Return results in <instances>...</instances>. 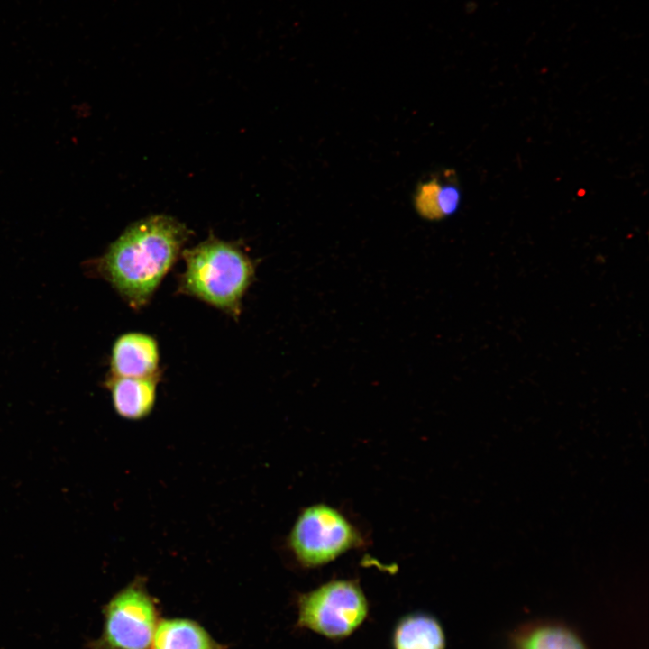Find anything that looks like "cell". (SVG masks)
<instances>
[{
  "label": "cell",
  "mask_w": 649,
  "mask_h": 649,
  "mask_svg": "<svg viewBox=\"0 0 649 649\" xmlns=\"http://www.w3.org/2000/svg\"><path fill=\"white\" fill-rule=\"evenodd\" d=\"M297 626L330 639L352 635L369 613L367 598L350 580H334L301 594Z\"/></svg>",
  "instance_id": "5"
},
{
  "label": "cell",
  "mask_w": 649,
  "mask_h": 649,
  "mask_svg": "<svg viewBox=\"0 0 649 649\" xmlns=\"http://www.w3.org/2000/svg\"><path fill=\"white\" fill-rule=\"evenodd\" d=\"M102 613L101 635L87 643V649H151L160 607L143 577H136L116 592Z\"/></svg>",
  "instance_id": "3"
},
{
  "label": "cell",
  "mask_w": 649,
  "mask_h": 649,
  "mask_svg": "<svg viewBox=\"0 0 649 649\" xmlns=\"http://www.w3.org/2000/svg\"><path fill=\"white\" fill-rule=\"evenodd\" d=\"M111 375L144 378L159 374L160 352L156 340L142 333L119 336L112 348Z\"/></svg>",
  "instance_id": "6"
},
{
  "label": "cell",
  "mask_w": 649,
  "mask_h": 649,
  "mask_svg": "<svg viewBox=\"0 0 649 649\" xmlns=\"http://www.w3.org/2000/svg\"><path fill=\"white\" fill-rule=\"evenodd\" d=\"M460 198L456 187L432 179L417 190L416 206L421 216L434 220L452 215L459 206Z\"/></svg>",
  "instance_id": "11"
},
{
  "label": "cell",
  "mask_w": 649,
  "mask_h": 649,
  "mask_svg": "<svg viewBox=\"0 0 649 649\" xmlns=\"http://www.w3.org/2000/svg\"><path fill=\"white\" fill-rule=\"evenodd\" d=\"M508 649H589L573 627L557 620L521 624L508 636Z\"/></svg>",
  "instance_id": "7"
},
{
  "label": "cell",
  "mask_w": 649,
  "mask_h": 649,
  "mask_svg": "<svg viewBox=\"0 0 649 649\" xmlns=\"http://www.w3.org/2000/svg\"><path fill=\"white\" fill-rule=\"evenodd\" d=\"M151 649H227L198 622L185 617L160 618Z\"/></svg>",
  "instance_id": "9"
},
{
  "label": "cell",
  "mask_w": 649,
  "mask_h": 649,
  "mask_svg": "<svg viewBox=\"0 0 649 649\" xmlns=\"http://www.w3.org/2000/svg\"><path fill=\"white\" fill-rule=\"evenodd\" d=\"M190 231L177 219L152 215L130 225L95 263L133 308L149 302L177 261Z\"/></svg>",
  "instance_id": "1"
},
{
  "label": "cell",
  "mask_w": 649,
  "mask_h": 649,
  "mask_svg": "<svg viewBox=\"0 0 649 649\" xmlns=\"http://www.w3.org/2000/svg\"><path fill=\"white\" fill-rule=\"evenodd\" d=\"M361 543V535L354 526L343 513L326 504L306 507L288 538L290 553L306 568L329 563Z\"/></svg>",
  "instance_id": "4"
},
{
  "label": "cell",
  "mask_w": 649,
  "mask_h": 649,
  "mask_svg": "<svg viewBox=\"0 0 649 649\" xmlns=\"http://www.w3.org/2000/svg\"><path fill=\"white\" fill-rule=\"evenodd\" d=\"M183 252L186 270L180 291L237 317L255 272L248 255L237 245L215 237Z\"/></svg>",
  "instance_id": "2"
},
{
  "label": "cell",
  "mask_w": 649,
  "mask_h": 649,
  "mask_svg": "<svg viewBox=\"0 0 649 649\" xmlns=\"http://www.w3.org/2000/svg\"><path fill=\"white\" fill-rule=\"evenodd\" d=\"M159 376L129 378L110 374L105 384L117 415L134 421L148 416L155 405Z\"/></svg>",
  "instance_id": "8"
},
{
  "label": "cell",
  "mask_w": 649,
  "mask_h": 649,
  "mask_svg": "<svg viewBox=\"0 0 649 649\" xmlns=\"http://www.w3.org/2000/svg\"><path fill=\"white\" fill-rule=\"evenodd\" d=\"M392 645L393 649H445V634L434 616L411 613L397 623Z\"/></svg>",
  "instance_id": "10"
}]
</instances>
